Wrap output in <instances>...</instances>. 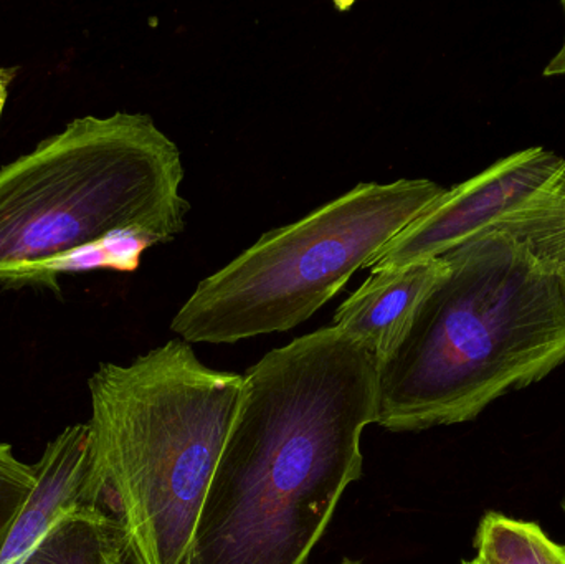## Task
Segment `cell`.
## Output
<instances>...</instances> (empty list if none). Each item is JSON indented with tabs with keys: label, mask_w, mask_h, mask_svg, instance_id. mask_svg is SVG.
<instances>
[{
	"label": "cell",
	"mask_w": 565,
	"mask_h": 564,
	"mask_svg": "<svg viewBox=\"0 0 565 564\" xmlns=\"http://www.w3.org/2000/svg\"><path fill=\"white\" fill-rule=\"evenodd\" d=\"M377 396V357L334 324L265 354L244 374L181 564H306L361 479Z\"/></svg>",
	"instance_id": "6da1fadb"
},
{
	"label": "cell",
	"mask_w": 565,
	"mask_h": 564,
	"mask_svg": "<svg viewBox=\"0 0 565 564\" xmlns=\"http://www.w3.org/2000/svg\"><path fill=\"white\" fill-rule=\"evenodd\" d=\"M447 268L379 364V426L417 433L477 419L565 361V285L530 247L488 232Z\"/></svg>",
	"instance_id": "7a4b0ae2"
},
{
	"label": "cell",
	"mask_w": 565,
	"mask_h": 564,
	"mask_svg": "<svg viewBox=\"0 0 565 564\" xmlns=\"http://www.w3.org/2000/svg\"><path fill=\"white\" fill-rule=\"evenodd\" d=\"M93 462L103 507L132 564H181L241 404L244 376L171 340L89 377Z\"/></svg>",
	"instance_id": "3957f363"
},
{
	"label": "cell",
	"mask_w": 565,
	"mask_h": 564,
	"mask_svg": "<svg viewBox=\"0 0 565 564\" xmlns=\"http://www.w3.org/2000/svg\"><path fill=\"white\" fill-rule=\"evenodd\" d=\"M182 181L181 149L151 116L75 119L0 171V281L52 285L56 264L119 231L174 241Z\"/></svg>",
	"instance_id": "277c9868"
},
{
	"label": "cell",
	"mask_w": 565,
	"mask_h": 564,
	"mask_svg": "<svg viewBox=\"0 0 565 564\" xmlns=\"http://www.w3.org/2000/svg\"><path fill=\"white\" fill-rule=\"evenodd\" d=\"M445 192L428 179L355 185L204 278L171 330L191 344H232L305 323Z\"/></svg>",
	"instance_id": "5b68a950"
},
{
	"label": "cell",
	"mask_w": 565,
	"mask_h": 564,
	"mask_svg": "<svg viewBox=\"0 0 565 564\" xmlns=\"http://www.w3.org/2000/svg\"><path fill=\"white\" fill-rule=\"evenodd\" d=\"M565 184V159L530 148L447 189L420 217L385 245L371 272L444 257L488 232H507L550 202Z\"/></svg>",
	"instance_id": "8992f818"
},
{
	"label": "cell",
	"mask_w": 565,
	"mask_h": 564,
	"mask_svg": "<svg viewBox=\"0 0 565 564\" xmlns=\"http://www.w3.org/2000/svg\"><path fill=\"white\" fill-rule=\"evenodd\" d=\"M36 486L0 549V564H20L58 520L103 507L93 462L92 430L76 424L46 446L36 464Z\"/></svg>",
	"instance_id": "52a82bcc"
},
{
	"label": "cell",
	"mask_w": 565,
	"mask_h": 564,
	"mask_svg": "<svg viewBox=\"0 0 565 564\" xmlns=\"http://www.w3.org/2000/svg\"><path fill=\"white\" fill-rule=\"evenodd\" d=\"M445 268L440 257L371 272L367 280L339 305L332 324L362 341L381 364Z\"/></svg>",
	"instance_id": "ba28073f"
},
{
	"label": "cell",
	"mask_w": 565,
	"mask_h": 564,
	"mask_svg": "<svg viewBox=\"0 0 565 564\" xmlns=\"http://www.w3.org/2000/svg\"><path fill=\"white\" fill-rule=\"evenodd\" d=\"M128 552L119 522L98 509L68 513L20 564H108Z\"/></svg>",
	"instance_id": "9c48e42d"
},
{
	"label": "cell",
	"mask_w": 565,
	"mask_h": 564,
	"mask_svg": "<svg viewBox=\"0 0 565 564\" xmlns=\"http://www.w3.org/2000/svg\"><path fill=\"white\" fill-rule=\"evenodd\" d=\"M475 549L484 564H565V546L537 523L490 512L481 519Z\"/></svg>",
	"instance_id": "30bf717a"
},
{
	"label": "cell",
	"mask_w": 565,
	"mask_h": 564,
	"mask_svg": "<svg viewBox=\"0 0 565 564\" xmlns=\"http://www.w3.org/2000/svg\"><path fill=\"white\" fill-rule=\"evenodd\" d=\"M36 486V467L17 459L9 444H0V549Z\"/></svg>",
	"instance_id": "8fae6325"
},
{
	"label": "cell",
	"mask_w": 565,
	"mask_h": 564,
	"mask_svg": "<svg viewBox=\"0 0 565 564\" xmlns=\"http://www.w3.org/2000/svg\"><path fill=\"white\" fill-rule=\"evenodd\" d=\"M563 9L565 12V0L563 2ZM565 73V39L563 46H561L559 53L551 60L550 65L544 70V75L554 76V75H564Z\"/></svg>",
	"instance_id": "7c38bea8"
},
{
	"label": "cell",
	"mask_w": 565,
	"mask_h": 564,
	"mask_svg": "<svg viewBox=\"0 0 565 564\" xmlns=\"http://www.w3.org/2000/svg\"><path fill=\"white\" fill-rule=\"evenodd\" d=\"M15 72L10 68H0V93H9L10 83H12Z\"/></svg>",
	"instance_id": "4fadbf2b"
},
{
	"label": "cell",
	"mask_w": 565,
	"mask_h": 564,
	"mask_svg": "<svg viewBox=\"0 0 565 564\" xmlns=\"http://www.w3.org/2000/svg\"><path fill=\"white\" fill-rule=\"evenodd\" d=\"M108 564H132V562L126 553H119V555L113 556Z\"/></svg>",
	"instance_id": "5bb4252c"
},
{
	"label": "cell",
	"mask_w": 565,
	"mask_h": 564,
	"mask_svg": "<svg viewBox=\"0 0 565 564\" xmlns=\"http://www.w3.org/2000/svg\"><path fill=\"white\" fill-rule=\"evenodd\" d=\"M7 95L9 93H0V115H2L3 105H6Z\"/></svg>",
	"instance_id": "9a60e30c"
},
{
	"label": "cell",
	"mask_w": 565,
	"mask_h": 564,
	"mask_svg": "<svg viewBox=\"0 0 565 564\" xmlns=\"http://www.w3.org/2000/svg\"><path fill=\"white\" fill-rule=\"evenodd\" d=\"M461 564H484L480 558L470 560V562H463Z\"/></svg>",
	"instance_id": "2e32d148"
},
{
	"label": "cell",
	"mask_w": 565,
	"mask_h": 564,
	"mask_svg": "<svg viewBox=\"0 0 565 564\" xmlns=\"http://www.w3.org/2000/svg\"><path fill=\"white\" fill-rule=\"evenodd\" d=\"M561 277H563V281H564V285H565V265H564L563 275H561Z\"/></svg>",
	"instance_id": "e0dca14e"
},
{
	"label": "cell",
	"mask_w": 565,
	"mask_h": 564,
	"mask_svg": "<svg viewBox=\"0 0 565 564\" xmlns=\"http://www.w3.org/2000/svg\"><path fill=\"white\" fill-rule=\"evenodd\" d=\"M341 564H359V563H355V562H344V563H341Z\"/></svg>",
	"instance_id": "ac0fdd59"
},
{
	"label": "cell",
	"mask_w": 565,
	"mask_h": 564,
	"mask_svg": "<svg viewBox=\"0 0 565 564\" xmlns=\"http://www.w3.org/2000/svg\"><path fill=\"white\" fill-rule=\"evenodd\" d=\"M563 509H564V512H565V496H564V500H563Z\"/></svg>",
	"instance_id": "d6986e66"
}]
</instances>
